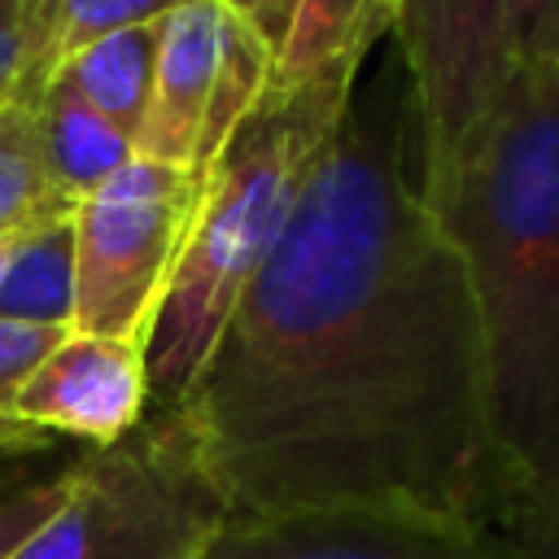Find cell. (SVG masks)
Returning a JSON list of instances; mask_svg holds the SVG:
<instances>
[{
	"label": "cell",
	"mask_w": 559,
	"mask_h": 559,
	"mask_svg": "<svg viewBox=\"0 0 559 559\" xmlns=\"http://www.w3.org/2000/svg\"><path fill=\"white\" fill-rule=\"evenodd\" d=\"M406 100L358 109L170 411L231 515L384 511L498 528L485 341L411 175Z\"/></svg>",
	"instance_id": "1"
},
{
	"label": "cell",
	"mask_w": 559,
	"mask_h": 559,
	"mask_svg": "<svg viewBox=\"0 0 559 559\" xmlns=\"http://www.w3.org/2000/svg\"><path fill=\"white\" fill-rule=\"evenodd\" d=\"M74 205L57 192L39 131H35V100H17L0 109V236L39 227L48 218H66Z\"/></svg>",
	"instance_id": "14"
},
{
	"label": "cell",
	"mask_w": 559,
	"mask_h": 559,
	"mask_svg": "<svg viewBox=\"0 0 559 559\" xmlns=\"http://www.w3.org/2000/svg\"><path fill=\"white\" fill-rule=\"evenodd\" d=\"M44 83V0L35 9H0V109L35 100Z\"/></svg>",
	"instance_id": "19"
},
{
	"label": "cell",
	"mask_w": 559,
	"mask_h": 559,
	"mask_svg": "<svg viewBox=\"0 0 559 559\" xmlns=\"http://www.w3.org/2000/svg\"><path fill=\"white\" fill-rule=\"evenodd\" d=\"M402 0H297L275 44L266 92H293L323 74H358L367 52L393 35Z\"/></svg>",
	"instance_id": "10"
},
{
	"label": "cell",
	"mask_w": 559,
	"mask_h": 559,
	"mask_svg": "<svg viewBox=\"0 0 559 559\" xmlns=\"http://www.w3.org/2000/svg\"><path fill=\"white\" fill-rule=\"evenodd\" d=\"M153 61H157V22L87 44L52 79H66L96 114H105L118 131L135 140L153 87Z\"/></svg>",
	"instance_id": "12"
},
{
	"label": "cell",
	"mask_w": 559,
	"mask_h": 559,
	"mask_svg": "<svg viewBox=\"0 0 559 559\" xmlns=\"http://www.w3.org/2000/svg\"><path fill=\"white\" fill-rule=\"evenodd\" d=\"M35 131L44 166L70 205H79L135 157V140L96 114L66 79H48L35 96Z\"/></svg>",
	"instance_id": "11"
},
{
	"label": "cell",
	"mask_w": 559,
	"mask_h": 559,
	"mask_svg": "<svg viewBox=\"0 0 559 559\" xmlns=\"http://www.w3.org/2000/svg\"><path fill=\"white\" fill-rule=\"evenodd\" d=\"M502 31L511 70L559 61V0H502Z\"/></svg>",
	"instance_id": "20"
},
{
	"label": "cell",
	"mask_w": 559,
	"mask_h": 559,
	"mask_svg": "<svg viewBox=\"0 0 559 559\" xmlns=\"http://www.w3.org/2000/svg\"><path fill=\"white\" fill-rule=\"evenodd\" d=\"M39 0H0V9H35Z\"/></svg>",
	"instance_id": "23"
},
{
	"label": "cell",
	"mask_w": 559,
	"mask_h": 559,
	"mask_svg": "<svg viewBox=\"0 0 559 559\" xmlns=\"http://www.w3.org/2000/svg\"><path fill=\"white\" fill-rule=\"evenodd\" d=\"M227 502L170 411L105 445L79 450L61 507L9 559H205Z\"/></svg>",
	"instance_id": "4"
},
{
	"label": "cell",
	"mask_w": 559,
	"mask_h": 559,
	"mask_svg": "<svg viewBox=\"0 0 559 559\" xmlns=\"http://www.w3.org/2000/svg\"><path fill=\"white\" fill-rule=\"evenodd\" d=\"M498 537L520 559H559V437L537 476L507 502Z\"/></svg>",
	"instance_id": "18"
},
{
	"label": "cell",
	"mask_w": 559,
	"mask_h": 559,
	"mask_svg": "<svg viewBox=\"0 0 559 559\" xmlns=\"http://www.w3.org/2000/svg\"><path fill=\"white\" fill-rule=\"evenodd\" d=\"M179 0H44V70L48 79L87 44L153 26L162 22Z\"/></svg>",
	"instance_id": "15"
},
{
	"label": "cell",
	"mask_w": 559,
	"mask_h": 559,
	"mask_svg": "<svg viewBox=\"0 0 559 559\" xmlns=\"http://www.w3.org/2000/svg\"><path fill=\"white\" fill-rule=\"evenodd\" d=\"M223 13V0H179L157 22V61L135 131V157L201 170V131L218 74Z\"/></svg>",
	"instance_id": "9"
},
{
	"label": "cell",
	"mask_w": 559,
	"mask_h": 559,
	"mask_svg": "<svg viewBox=\"0 0 559 559\" xmlns=\"http://www.w3.org/2000/svg\"><path fill=\"white\" fill-rule=\"evenodd\" d=\"M205 170L131 157L70 210L74 332L153 336L170 275L188 245Z\"/></svg>",
	"instance_id": "5"
},
{
	"label": "cell",
	"mask_w": 559,
	"mask_h": 559,
	"mask_svg": "<svg viewBox=\"0 0 559 559\" xmlns=\"http://www.w3.org/2000/svg\"><path fill=\"white\" fill-rule=\"evenodd\" d=\"M419 192L476 301L511 502L559 437V61L515 66L450 170Z\"/></svg>",
	"instance_id": "2"
},
{
	"label": "cell",
	"mask_w": 559,
	"mask_h": 559,
	"mask_svg": "<svg viewBox=\"0 0 559 559\" xmlns=\"http://www.w3.org/2000/svg\"><path fill=\"white\" fill-rule=\"evenodd\" d=\"M358 74L266 92L253 118L205 166L201 205L148 336L153 406H175L293 223L297 197L354 105Z\"/></svg>",
	"instance_id": "3"
},
{
	"label": "cell",
	"mask_w": 559,
	"mask_h": 559,
	"mask_svg": "<svg viewBox=\"0 0 559 559\" xmlns=\"http://www.w3.org/2000/svg\"><path fill=\"white\" fill-rule=\"evenodd\" d=\"M0 319L70 328L74 319V236L70 214L26 231L0 275Z\"/></svg>",
	"instance_id": "13"
},
{
	"label": "cell",
	"mask_w": 559,
	"mask_h": 559,
	"mask_svg": "<svg viewBox=\"0 0 559 559\" xmlns=\"http://www.w3.org/2000/svg\"><path fill=\"white\" fill-rule=\"evenodd\" d=\"M231 13H240L271 48L280 44V35H284V26H288V17H293V4L297 0H223Z\"/></svg>",
	"instance_id": "21"
},
{
	"label": "cell",
	"mask_w": 559,
	"mask_h": 559,
	"mask_svg": "<svg viewBox=\"0 0 559 559\" xmlns=\"http://www.w3.org/2000/svg\"><path fill=\"white\" fill-rule=\"evenodd\" d=\"M153 411L148 345L100 332H66L22 380L13 419L48 441L105 450L131 437Z\"/></svg>",
	"instance_id": "7"
},
{
	"label": "cell",
	"mask_w": 559,
	"mask_h": 559,
	"mask_svg": "<svg viewBox=\"0 0 559 559\" xmlns=\"http://www.w3.org/2000/svg\"><path fill=\"white\" fill-rule=\"evenodd\" d=\"M393 44L415 109L419 188H428L511 79L502 0H402Z\"/></svg>",
	"instance_id": "6"
},
{
	"label": "cell",
	"mask_w": 559,
	"mask_h": 559,
	"mask_svg": "<svg viewBox=\"0 0 559 559\" xmlns=\"http://www.w3.org/2000/svg\"><path fill=\"white\" fill-rule=\"evenodd\" d=\"M48 223H52V218H48ZM26 231H35V227H26ZM26 231H9V236H0V275H4V266H9L13 249H17V240H22Z\"/></svg>",
	"instance_id": "22"
},
{
	"label": "cell",
	"mask_w": 559,
	"mask_h": 559,
	"mask_svg": "<svg viewBox=\"0 0 559 559\" xmlns=\"http://www.w3.org/2000/svg\"><path fill=\"white\" fill-rule=\"evenodd\" d=\"M70 328H31V323H9L0 319V454L4 459H35L48 454L52 441L31 432L26 424L13 419V397L22 389V380L31 376V367L66 336Z\"/></svg>",
	"instance_id": "17"
},
{
	"label": "cell",
	"mask_w": 559,
	"mask_h": 559,
	"mask_svg": "<svg viewBox=\"0 0 559 559\" xmlns=\"http://www.w3.org/2000/svg\"><path fill=\"white\" fill-rule=\"evenodd\" d=\"M205 559H520L498 528L384 511L227 515Z\"/></svg>",
	"instance_id": "8"
},
{
	"label": "cell",
	"mask_w": 559,
	"mask_h": 559,
	"mask_svg": "<svg viewBox=\"0 0 559 559\" xmlns=\"http://www.w3.org/2000/svg\"><path fill=\"white\" fill-rule=\"evenodd\" d=\"M70 459H48V463H26L13 459L0 472V559L17 555L22 542L61 507L70 489Z\"/></svg>",
	"instance_id": "16"
}]
</instances>
